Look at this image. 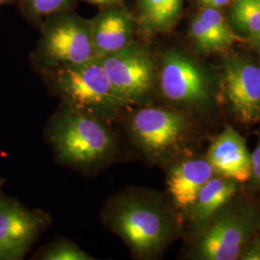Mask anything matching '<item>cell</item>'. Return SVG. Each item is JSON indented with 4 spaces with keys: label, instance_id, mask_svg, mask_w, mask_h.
<instances>
[{
    "label": "cell",
    "instance_id": "cell-1",
    "mask_svg": "<svg viewBox=\"0 0 260 260\" xmlns=\"http://www.w3.org/2000/svg\"><path fill=\"white\" fill-rule=\"evenodd\" d=\"M50 140L58 157L77 167L103 163L115 149L110 132L101 121L72 108L61 112L54 119Z\"/></svg>",
    "mask_w": 260,
    "mask_h": 260
},
{
    "label": "cell",
    "instance_id": "cell-2",
    "mask_svg": "<svg viewBox=\"0 0 260 260\" xmlns=\"http://www.w3.org/2000/svg\"><path fill=\"white\" fill-rule=\"evenodd\" d=\"M57 88L69 108L92 117H111L125 106L115 92L100 58L82 64L62 66Z\"/></svg>",
    "mask_w": 260,
    "mask_h": 260
},
{
    "label": "cell",
    "instance_id": "cell-3",
    "mask_svg": "<svg viewBox=\"0 0 260 260\" xmlns=\"http://www.w3.org/2000/svg\"><path fill=\"white\" fill-rule=\"evenodd\" d=\"M108 222L135 254L152 255L160 251L171 234L167 216L156 205L134 196L114 202Z\"/></svg>",
    "mask_w": 260,
    "mask_h": 260
},
{
    "label": "cell",
    "instance_id": "cell-4",
    "mask_svg": "<svg viewBox=\"0 0 260 260\" xmlns=\"http://www.w3.org/2000/svg\"><path fill=\"white\" fill-rule=\"evenodd\" d=\"M100 59L115 92L125 105L137 103L149 93L154 78V65L144 47L129 44Z\"/></svg>",
    "mask_w": 260,
    "mask_h": 260
},
{
    "label": "cell",
    "instance_id": "cell-5",
    "mask_svg": "<svg viewBox=\"0 0 260 260\" xmlns=\"http://www.w3.org/2000/svg\"><path fill=\"white\" fill-rule=\"evenodd\" d=\"M186 129L187 121L182 114L156 107L142 108L130 120L133 138L153 157H161L176 149Z\"/></svg>",
    "mask_w": 260,
    "mask_h": 260
},
{
    "label": "cell",
    "instance_id": "cell-6",
    "mask_svg": "<svg viewBox=\"0 0 260 260\" xmlns=\"http://www.w3.org/2000/svg\"><path fill=\"white\" fill-rule=\"evenodd\" d=\"M252 210L241 209L223 214L205 230L197 244L201 258L234 260L239 258L255 225Z\"/></svg>",
    "mask_w": 260,
    "mask_h": 260
},
{
    "label": "cell",
    "instance_id": "cell-7",
    "mask_svg": "<svg viewBox=\"0 0 260 260\" xmlns=\"http://www.w3.org/2000/svg\"><path fill=\"white\" fill-rule=\"evenodd\" d=\"M47 224V217L0 193V260L22 259Z\"/></svg>",
    "mask_w": 260,
    "mask_h": 260
},
{
    "label": "cell",
    "instance_id": "cell-8",
    "mask_svg": "<svg viewBox=\"0 0 260 260\" xmlns=\"http://www.w3.org/2000/svg\"><path fill=\"white\" fill-rule=\"evenodd\" d=\"M160 81L164 96L174 103L200 104L206 102L209 95L203 71L177 51H170L164 57Z\"/></svg>",
    "mask_w": 260,
    "mask_h": 260
},
{
    "label": "cell",
    "instance_id": "cell-9",
    "mask_svg": "<svg viewBox=\"0 0 260 260\" xmlns=\"http://www.w3.org/2000/svg\"><path fill=\"white\" fill-rule=\"evenodd\" d=\"M44 55L51 64L72 66L95 58L91 25L75 19L59 21L48 30L43 42Z\"/></svg>",
    "mask_w": 260,
    "mask_h": 260
},
{
    "label": "cell",
    "instance_id": "cell-10",
    "mask_svg": "<svg viewBox=\"0 0 260 260\" xmlns=\"http://www.w3.org/2000/svg\"><path fill=\"white\" fill-rule=\"evenodd\" d=\"M224 88L236 117L252 122L260 116V67L243 60L229 62L224 68Z\"/></svg>",
    "mask_w": 260,
    "mask_h": 260
},
{
    "label": "cell",
    "instance_id": "cell-11",
    "mask_svg": "<svg viewBox=\"0 0 260 260\" xmlns=\"http://www.w3.org/2000/svg\"><path fill=\"white\" fill-rule=\"evenodd\" d=\"M206 160L220 177L236 182L251 179V154L244 139L233 127H226L213 140Z\"/></svg>",
    "mask_w": 260,
    "mask_h": 260
},
{
    "label": "cell",
    "instance_id": "cell-12",
    "mask_svg": "<svg viewBox=\"0 0 260 260\" xmlns=\"http://www.w3.org/2000/svg\"><path fill=\"white\" fill-rule=\"evenodd\" d=\"M215 175L206 159H189L171 170L168 190L174 204L181 209H189L205 183Z\"/></svg>",
    "mask_w": 260,
    "mask_h": 260
},
{
    "label": "cell",
    "instance_id": "cell-13",
    "mask_svg": "<svg viewBox=\"0 0 260 260\" xmlns=\"http://www.w3.org/2000/svg\"><path fill=\"white\" fill-rule=\"evenodd\" d=\"M132 31V19L122 10H109L99 15L91 24L95 56L101 58L127 47Z\"/></svg>",
    "mask_w": 260,
    "mask_h": 260
},
{
    "label": "cell",
    "instance_id": "cell-14",
    "mask_svg": "<svg viewBox=\"0 0 260 260\" xmlns=\"http://www.w3.org/2000/svg\"><path fill=\"white\" fill-rule=\"evenodd\" d=\"M190 33L196 48L203 53L222 51L243 41L216 8H204L193 20Z\"/></svg>",
    "mask_w": 260,
    "mask_h": 260
},
{
    "label": "cell",
    "instance_id": "cell-15",
    "mask_svg": "<svg viewBox=\"0 0 260 260\" xmlns=\"http://www.w3.org/2000/svg\"><path fill=\"white\" fill-rule=\"evenodd\" d=\"M236 181L225 177H212L205 183L189 208L197 222H204L231 201L237 190Z\"/></svg>",
    "mask_w": 260,
    "mask_h": 260
},
{
    "label": "cell",
    "instance_id": "cell-16",
    "mask_svg": "<svg viewBox=\"0 0 260 260\" xmlns=\"http://www.w3.org/2000/svg\"><path fill=\"white\" fill-rule=\"evenodd\" d=\"M182 0H139L141 26L149 32L173 27L179 18Z\"/></svg>",
    "mask_w": 260,
    "mask_h": 260
},
{
    "label": "cell",
    "instance_id": "cell-17",
    "mask_svg": "<svg viewBox=\"0 0 260 260\" xmlns=\"http://www.w3.org/2000/svg\"><path fill=\"white\" fill-rule=\"evenodd\" d=\"M232 19L242 33L254 39L259 37L260 0H235Z\"/></svg>",
    "mask_w": 260,
    "mask_h": 260
},
{
    "label": "cell",
    "instance_id": "cell-18",
    "mask_svg": "<svg viewBox=\"0 0 260 260\" xmlns=\"http://www.w3.org/2000/svg\"><path fill=\"white\" fill-rule=\"evenodd\" d=\"M43 260H91L89 253L70 241L55 242L39 254Z\"/></svg>",
    "mask_w": 260,
    "mask_h": 260
},
{
    "label": "cell",
    "instance_id": "cell-19",
    "mask_svg": "<svg viewBox=\"0 0 260 260\" xmlns=\"http://www.w3.org/2000/svg\"><path fill=\"white\" fill-rule=\"evenodd\" d=\"M69 0H28L30 9L37 15H47L63 9Z\"/></svg>",
    "mask_w": 260,
    "mask_h": 260
},
{
    "label": "cell",
    "instance_id": "cell-20",
    "mask_svg": "<svg viewBox=\"0 0 260 260\" xmlns=\"http://www.w3.org/2000/svg\"><path fill=\"white\" fill-rule=\"evenodd\" d=\"M239 257L244 260H260V240L246 245Z\"/></svg>",
    "mask_w": 260,
    "mask_h": 260
},
{
    "label": "cell",
    "instance_id": "cell-21",
    "mask_svg": "<svg viewBox=\"0 0 260 260\" xmlns=\"http://www.w3.org/2000/svg\"><path fill=\"white\" fill-rule=\"evenodd\" d=\"M251 179L257 184H260V142L251 154Z\"/></svg>",
    "mask_w": 260,
    "mask_h": 260
},
{
    "label": "cell",
    "instance_id": "cell-22",
    "mask_svg": "<svg viewBox=\"0 0 260 260\" xmlns=\"http://www.w3.org/2000/svg\"><path fill=\"white\" fill-rule=\"evenodd\" d=\"M233 0H198V2L204 7V8H220L225 6Z\"/></svg>",
    "mask_w": 260,
    "mask_h": 260
},
{
    "label": "cell",
    "instance_id": "cell-23",
    "mask_svg": "<svg viewBox=\"0 0 260 260\" xmlns=\"http://www.w3.org/2000/svg\"><path fill=\"white\" fill-rule=\"evenodd\" d=\"M95 4H112L115 2H118L119 0H89Z\"/></svg>",
    "mask_w": 260,
    "mask_h": 260
},
{
    "label": "cell",
    "instance_id": "cell-24",
    "mask_svg": "<svg viewBox=\"0 0 260 260\" xmlns=\"http://www.w3.org/2000/svg\"><path fill=\"white\" fill-rule=\"evenodd\" d=\"M5 180L4 179H0V193H1V189H2V186L4 184Z\"/></svg>",
    "mask_w": 260,
    "mask_h": 260
},
{
    "label": "cell",
    "instance_id": "cell-25",
    "mask_svg": "<svg viewBox=\"0 0 260 260\" xmlns=\"http://www.w3.org/2000/svg\"><path fill=\"white\" fill-rule=\"evenodd\" d=\"M255 40H256V41H257V46H258V48H259V51H260V36H259V37L256 38V39H255Z\"/></svg>",
    "mask_w": 260,
    "mask_h": 260
},
{
    "label": "cell",
    "instance_id": "cell-26",
    "mask_svg": "<svg viewBox=\"0 0 260 260\" xmlns=\"http://www.w3.org/2000/svg\"><path fill=\"white\" fill-rule=\"evenodd\" d=\"M5 1H6V0H0V5H1V4H3Z\"/></svg>",
    "mask_w": 260,
    "mask_h": 260
}]
</instances>
